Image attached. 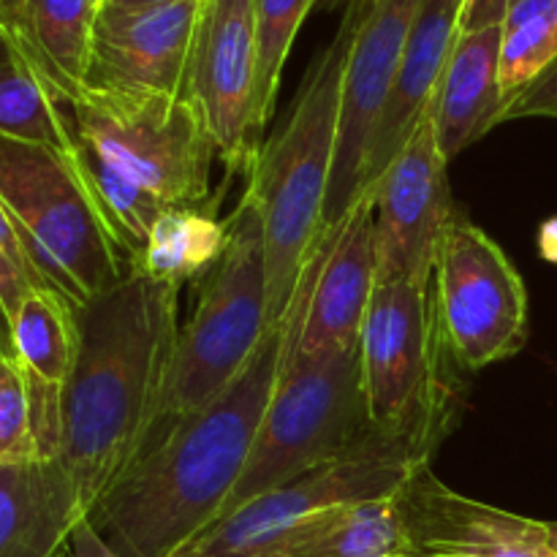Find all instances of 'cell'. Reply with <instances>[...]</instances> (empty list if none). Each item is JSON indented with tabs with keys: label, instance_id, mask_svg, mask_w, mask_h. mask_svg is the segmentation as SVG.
Here are the masks:
<instances>
[{
	"label": "cell",
	"instance_id": "603a6c76",
	"mask_svg": "<svg viewBox=\"0 0 557 557\" xmlns=\"http://www.w3.org/2000/svg\"><path fill=\"white\" fill-rule=\"evenodd\" d=\"M0 134L47 145L63 156H71L74 150L65 103H60L41 85L3 30H0Z\"/></svg>",
	"mask_w": 557,
	"mask_h": 557
},
{
	"label": "cell",
	"instance_id": "5bb4252c",
	"mask_svg": "<svg viewBox=\"0 0 557 557\" xmlns=\"http://www.w3.org/2000/svg\"><path fill=\"white\" fill-rule=\"evenodd\" d=\"M205 0L161 9L101 3L92 27L85 90L183 96L190 44Z\"/></svg>",
	"mask_w": 557,
	"mask_h": 557
},
{
	"label": "cell",
	"instance_id": "83f0119b",
	"mask_svg": "<svg viewBox=\"0 0 557 557\" xmlns=\"http://www.w3.org/2000/svg\"><path fill=\"white\" fill-rule=\"evenodd\" d=\"M65 557H123L109 547L107 539L96 531L90 520H82L76 525L74 536H71L69 549H65Z\"/></svg>",
	"mask_w": 557,
	"mask_h": 557
},
{
	"label": "cell",
	"instance_id": "7c38bea8",
	"mask_svg": "<svg viewBox=\"0 0 557 557\" xmlns=\"http://www.w3.org/2000/svg\"><path fill=\"white\" fill-rule=\"evenodd\" d=\"M375 286L379 259L373 196L368 190L335 228H326L299 275L286 310L288 351L319 357L357 348Z\"/></svg>",
	"mask_w": 557,
	"mask_h": 557
},
{
	"label": "cell",
	"instance_id": "ba28073f",
	"mask_svg": "<svg viewBox=\"0 0 557 557\" xmlns=\"http://www.w3.org/2000/svg\"><path fill=\"white\" fill-rule=\"evenodd\" d=\"M288 324V321H286ZM373 428L357 348L299 357L283 351L253 451L218 520L299 473L343 455Z\"/></svg>",
	"mask_w": 557,
	"mask_h": 557
},
{
	"label": "cell",
	"instance_id": "ac0fdd59",
	"mask_svg": "<svg viewBox=\"0 0 557 557\" xmlns=\"http://www.w3.org/2000/svg\"><path fill=\"white\" fill-rule=\"evenodd\" d=\"M87 506L60 460L0 466V557H63Z\"/></svg>",
	"mask_w": 557,
	"mask_h": 557
},
{
	"label": "cell",
	"instance_id": "9c48e42d",
	"mask_svg": "<svg viewBox=\"0 0 557 557\" xmlns=\"http://www.w3.org/2000/svg\"><path fill=\"white\" fill-rule=\"evenodd\" d=\"M362 379L379 428L455 419V379L430 283H379L364 315Z\"/></svg>",
	"mask_w": 557,
	"mask_h": 557
},
{
	"label": "cell",
	"instance_id": "7a4b0ae2",
	"mask_svg": "<svg viewBox=\"0 0 557 557\" xmlns=\"http://www.w3.org/2000/svg\"><path fill=\"white\" fill-rule=\"evenodd\" d=\"M180 286L128 272L76 308L79 348L63 392L60 462L90 515L156 424L177 343Z\"/></svg>",
	"mask_w": 557,
	"mask_h": 557
},
{
	"label": "cell",
	"instance_id": "44dd1931",
	"mask_svg": "<svg viewBox=\"0 0 557 557\" xmlns=\"http://www.w3.org/2000/svg\"><path fill=\"white\" fill-rule=\"evenodd\" d=\"M264 557H411V539L397 495H389L315 511Z\"/></svg>",
	"mask_w": 557,
	"mask_h": 557
},
{
	"label": "cell",
	"instance_id": "7402d4cb",
	"mask_svg": "<svg viewBox=\"0 0 557 557\" xmlns=\"http://www.w3.org/2000/svg\"><path fill=\"white\" fill-rule=\"evenodd\" d=\"M228 245V221H218L205 205L163 212L128 272L158 283H199Z\"/></svg>",
	"mask_w": 557,
	"mask_h": 557
},
{
	"label": "cell",
	"instance_id": "ffe728a7",
	"mask_svg": "<svg viewBox=\"0 0 557 557\" xmlns=\"http://www.w3.org/2000/svg\"><path fill=\"white\" fill-rule=\"evenodd\" d=\"M500 25L466 30L457 38L430 98L428 117L446 161L498 128L504 114L500 90Z\"/></svg>",
	"mask_w": 557,
	"mask_h": 557
},
{
	"label": "cell",
	"instance_id": "9a60e30c",
	"mask_svg": "<svg viewBox=\"0 0 557 557\" xmlns=\"http://www.w3.org/2000/svg\"><path fill=\"white\" fill-rule=\"evenodd\" d=\"M411 557H557L547 522L446 487L433 468L397 493Z\"/></svg>",
	"mask_w": 557,
	"mask_h": 557
},
{
	"label": "cell",
	"instance_id": "3957f363",
	"mask_svg": "<svg viewBox=\"0 0 557 557\" xmlns=\"http://www.w3.org/2000/svg\"><path fill=\"white\" fill-rule=\"evenodd\" d=\"M71 163L125 264H134L158 218L205 205L218 150L183 96L85 90L65 103Z\"/></svg>",
	"mask_w": 557,
	"mask_h": 557
},
{
	"label": "cell",
	"instance_id": "836d02e7",
	"mask_svg": "<svg viewBox=\"0 0 557 557\" xmlns=\"http://www.w3.org/2000/svg\"><path fill=\"white\" fill-rule=\"evenodd\" d=\"M511 3H515V0H509V5H511Z\"/></svg>",
	"mask_w": 557,
	"mask_h": 557
},
{
	"label": "cell",
	"instance_id": "8992f818",
	"mask_svg": "<svg viewBox=\"0 0 557 557\" xmlns=\"http://www.w3.org/2000/svg\"><path fill=\"white\" fill-rule=\"evenodd\" d=\"M449 428V419L403 428L373 424L343 455L239 506L172 557H264L283 533L315 511L400 493L419 471L430 468Z\"/></svg>",
	"mask_w": 557,
	"mask_h": 557
},
{
	"label": "cell",
	"instance_id": "cb8c5ba5",
	"mask_svg": "<svg viewBox=\"0 0 557 557\" xmlns=\"http://www.w3.org/2000/svg\"><path fill=\"white\" fill-rule=\"evenodd\" d=\"M557 60V0H515L504 16L500 90L504 103Z\"/></svg>",
	"mask_w": 557,
	"mask_h": 557
},
{
	"label": "cell",
	"instance_id": "30bf717a",
	"mask_svg": "<svg viewBox=\"0 0 557 557\" xmlns=\"http://www.w3.org/2000/svg\"><path fill=\"white\" fill-rule=\"evenodd\" d=\"M433 308L451 362L484 370L515 357L528 341V288L484 228L455 215L435 248Z\"/></svg>",
	"mask_w": 557,
	"mask_h": 557
},
{
	"label": "cell",
	"instance_id": "d4e9b609",
	"mask_svg": "<svg viewBox=\"0 0 557 557\" xmlns=\"http://www.w3.org/2000/svg\"><path fill=\"white\" fill-rule=\"evenodd\" d=\"M319 0H256V114L264 128L281 90L288 52Z\"/></svg>",
	"mask_w": 557,
	"mask_h": 557
},
{
	"label": "cell",
	"instance_id": "d6a6232c",
	"mask_svg": "<svg viewBox=\"0 0 557 557\" xmlns=\"http://www.w3.org/2000/svg\"><path fill=\"white\" fill-rule=\"evenodd\" d=\"M549 528V539H553V547L557 549V522H547Z\"/></svg>",
	"mask_w": 557,
	"mask_h": 557
},
{
	"label": "cell",
	"instance_id": "8fae6325",
	"mask_svg": "<svg viewBox=\"0 0 557 557\" xmlns=\"http://www.w3.org/2000/svg\"><path fill=\"white\" fill-rule=\"evenodd\" d=\"M185 101L205 120L218 158L250 172L259 152L256 0H205L185 71Z\"/></svg>",
	"mask_w": 557,
	"mask_h": 557
},
{
	"label": "cell",
	"instance_id": "484cf974",
	"mask_svg": "<svg viewBox=\"0 0 557 557\" xmlns=\"http://www.w3.org/2000/svg\"><path fill=\"white\" fill-rule=\"evenodd\" d=\"M41 460L33 430L30 392L25 373L11 354L0 357V466Z\"/></svg>",
	"mask_w": 557,
	"mask_h": 557
},
{
	"label": "cell",
	"instance_id": "4dcf8cb0",
	"mask_svg": "<svg viewBox=\"0 0 557 557\" xmlns=\"http://www.w3.org/2000/svg\"><path fill=\"white\" fill-rule=\"evenodd\" d=\"M321 3H324V9H330V11H337V9H343V11H346L348 5H354V3H362V0H321Z\"/></svg>",
	"mask_w": 557,
	"mask_h": 557
},
{
	"label": "cell",
	"instance_id": "d6986e66",
	"mask_svg": "<svg viewBox=\"0 0 557 557\" xmlns=\"http://www.w3.org/2000/svg\"><path fill=\"white\" fill-rule=\"evenodd\" d=\"M103 0H0V30L60 103L85 92Z\"/></svg>",
	"mask_w": 557,
	"mask_h": 557
},
{
	"label": "cell",
	"instance_id": "4316f807",
	"mask_svg": "<svg viewBox=\"0 0 557 557\" xmlns=\"http://www.w3.org/2000/svg\"><path fill=\"white\" fill-rule=\"evenodd\" d=\"M38 286H47L38 275L36 264L27 256L25 243L11 221L9 210L0 201V332L11 346V321L20 310L22 299Z\"/></svg>",
	"mask_w": 557,
	"mask_h": 557
},
{
	"label": "cell",
	"instance_id": "4fadbf2b",
	"mask_svg": "<svg viewBox=\"0 0 557 557\" xmlns=\"http://www.w3.org/2000/svg\"><path fill=\"white\" fill-rule=\"evenodd\" d=\"M446 166L449 161L424 114L417 134L370 185L379 283H430L435 248L457 215Z\"/></svg>",
	"mask_w": 557,
	"mask_h": 557
},
{
	"label": "cell",
	"instance_id": "f546056e",
	"mask_svg": "<svg viewBox=\"0 0 557 557\" xmlns=\"http://www.w3.org/2000/svg\"><path fill=\"white\" fill-rule=\"evenodd\" d=\"M542 245H544V253L549 256V261H557V221L544 228Z\"/></svg>",
	"mask_w": 557,
	"mask_h": 557
},
{
	"label": "cell",
	"instance_id": "52a82bcc",
	"mask_svg": "<svg viewBox=\"0 0 557 557\" xmlns=\"http://www.w3.org/2000/svg\"><path fill=\"white\" fill-rule=\"evenodd\" d=\"M0 201L38 275L74 308L128 275L71 156L0 134Z\"/></svg>",
	"mask_w": 557,
	"mask_h": 557
},
{
	"label": "cell",
	"instance_id": "f1b7e54d",
	"mask_svg": "<svg viewBox=\"0 0 557 557\" xmlns=\"http://www.w3.org/2000/svg\"><path fill=\"white\" fill-rule=\"evenodd\" d=\"M103 3L117 5V9H161V5H174L183 0H103Z\"/></svg>",
	"mask_w": 557,
	"mask_h": 557
},
{
	"label": "cell",
	"instance_id": "e0dca14e",
	"mask_svg": "<svg viewBox=\"0 0 557 557\" xmlns=\"http://www.w3.org/2000/svg\"><path fill=\"white\" fill-rule=\"evenodd\" d=\"M468 0H424L403 52L400 71L364 161V194L417 134L438 87L444 65L462 33Z\"/></svg>",
	"mask_w": 557,
	"mask_h": 557
},
{
	"label": "cell",
	"instance_id": "1f68e13d",
	"mask_svg": "<svg viewBox=\"0 0 557 557\" xmlns=\"http://www.w3.org/2000/svg\"><path fill=\"white\" fill-rule=\"evenodd\" d=\"M5 354H11V346H9V341H5L3 332H0V357H5Z\"/></svg>",
	"mask_w": 557,
	"mask_h": 557
},
{
	"label": "cell",
	"instance_id": "277c9868",
	"mask_svg": "<svg viewBox=\"0 0 557 557\" xmlns=\"http://www.w3.org/2000/svg\"><path fill=\"white\" fill-rule=\"evenodd\" d=\"M357 11H343L341 30L308 69L281 128L259 147L245 194L264 226L270 324L286 315L299 275L324 237L341 120V87Z\"/></svg>",
	"mask_w": 557,
	"mask_h": 557
},
{
	"label": "cell",
	"instance_id": "6da1fadb",
	"mask_svg": "<svg viewBox=\"0 0 557 557\" xmlns=\"http://www.w3.org/2000/svg\"><path fill=\"white\" fill-rule=\"evenodd\" d=\"M283 315L243 373L212 400L158 430L87 520L123 557H172L226 509L253 451L286 351Z\"/></svg>",
	"mask_w": 557,
	"mask_h": 557
},
{
	"label": "cell",
	"instance_id": "5b68a950",
	"mask_svg": "<svg viewBox=\"0 0 557 557\" xmlns=\"http://www.w3.org/2000/svg\"><path fill=\"white\" fill-rule=\"evenodd\" d=\"M270 326L264 226L253 199L245 194L228 218L226 250L196 283L194 313L177 332L150 438L232 384Z\"/></svg>",
	"mask_w": 557,
	"mask_h": 557
},
{
	"label": "cell",
	"instance_id": "2e32d148",
	"mask_svg": "<svg viewBox=\"0 0 557 557\" xmlns=\"http://www.w3.org/2000/svg\"><path fill=\"white\" fill-rule=\"evenodd\" d=\"M76 348L79 326L74 305L52 286L33 288L11 321V357L25 373L41 460H60L63 392L74 370Z\"/></svg>",
	"mask_w": 557,
	"mask_h": 557
}]
</instances>
